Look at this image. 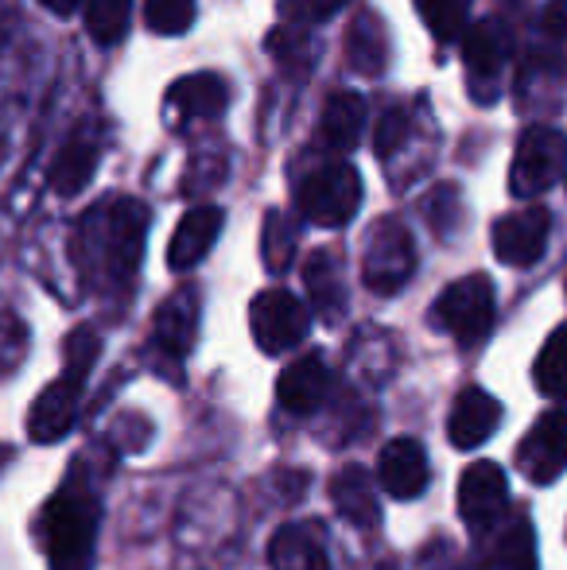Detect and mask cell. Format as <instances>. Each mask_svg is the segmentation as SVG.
Instances as JSON below:
<instances>
[{"instance_id": "6da1fadb", "label": "cell", "mask_w": 567, "mask_h": 570, "mask_svg": "<svg viewBox=\"0 0 567 570\" xmlns=\"http://www.w3.org/2000/svg\"><path fill=\"white\" fill-rule=\"evenodd\" d=\"M144 233H148V210L137 198H114L82 218V237H90L94 264L109 284L133 279L144 253Z\"/></svg>"}, {"instance_id": "7a4b0ae2", "label": "cell", "mask_w": 567, "mask_h": 570, "mask_svg": "<svg viewBox=\"0 0 567 570\" xmlns=\"http://www.w3.org/2000/svg\"><path fill=\"white\" fill-rule=\"evenodd\" d=\"M101 504L86 489H62L43 509V548L51 570H94V543H98Z\"/></svg>"}, {"instance_id": "3957f363", "label": "cell", "mask_w": 567, "mask_h": 570, "mask_svg": "<svg viewBox=\"0 0 567 570\" xmlns=\"http://www.w3.org/2000/svg\"><path fill=\"white\" fill-rule=\"evenodd\" d=\"M417 272V245H412L409 226H401L397 218H381L365 237V256H362V284L378 295H393Z\"/></svg>"}, {"instance_id": "277c9868", "label": "cell", "mask_w": 567, "mask_h": 570, "mask_svg": "<svg viewBox=\"0 0 567 570\" xmlns=\"http://www.w3.org/2000/svg\"><path fill=\"white\" fill-rule=\"evenodd\" d=\"M362 206V175L350 164H326L300 187V214L323 229H339Z\"/></svg>"}, {"instance_id": "5b68a950", "label": "cell", "mask_w": 567, "mask_h": 570, "mask_svg": "<svg viewBox=\"0 0 567 570\" xmlns=\"http://www.w3.org/2000/svg\"><path fill=\"white\" fill-rule=\"evenodd\" d=\"M431 318L459 345H478L493 326V284L486 276H462L431 307Z\"/></svg>"}, {"instance_id": "8992f818", "label": "cell", "mask_w": 567, "mask_h": 570, "mask_svg": "<svg viewBox=\"0 0 567 570\" xmlns=\"http://www.w3.org/2000/svg\"><path fill=\"white\" fill-rule=\"evenodd\" d=\"M567 167V136L560 128H529L517 140L514 167H509V190L517 198H537L553 187Z\"/></svg>"}, {"instance_id": "52a82bcc", "label": "cell", "mask_w": 567, "mask_h": 570, "mask_svg": "<svg viewBox=\"0 0 567 570\" xmlns=\"http://www.w3.org/2000/svg\"><path fill=\"white\" fill-rule=\"evenodd\" d=\"M311 315L292 292L284 287H268L253 299L250 307V331L253 342L261 345L265 353H287L295 350L303 338H307Z\"/></svg>"}, {"instance_id": "ba28073f", "label": "cell", "mask_w": 567, "mask_h": 570, "mask_svg": "<svg viewBox=\"0 0 567 570\" xmlns=\"http://www.w3.org/2000/svg\"><path fill=\"white\" fill-rule=\"evenodd\" d=\"M517 470L532 485H553L567 470V412H545L517 446Z\"/></svg>"}, {"instance_id": "9c48e42d", "label": "cell", "mask_w": 567, "mask_h": 570, "mask_svg": "<svg viewBox=\"0 0 567 570\" xmlns=\"http://www.w3.org/2000/svg\"><path fill=\"white\" fill-rule=\"evenodd\" d=\"M509 504V485H506V473L501 465L493 462H475L462 470L459 478V512H462V524L470 528L475 535L490 532L493 524L501 520Z\"/></svg>"}, {"instance_id": "30bf717a", "label": "cell", "mask_w": 567, "mask_h": 570, "mask_svg": "<svg viewBox=\"0 0 567 570\" xmlns=\"http://www.w3.org/2000/svg\"><path fill=\"white\" fill-rule=\"evenodd\" d=\"M548 229H553V218H548L545 206H529V210L506 214V218L493 222V253H498L501 264L509 268H529L545 256L548 245Z\"/></svg>"}, {"instance_id": "8fae6325", "label": "cell", "mask_w": 567, "mask_h": 570, "mask_svg": "<svg viewBox=\"0 0 567 570\" xmlns=\"http://www.w3.org/2000/svg\"><path fill=\"white\" fill-rule=\"evenodd\" d=\"M428 478H431L428 454L417 439L401 435V439H393V443H385V451L378 458V481L389 497L412 501V497H420L428 489Z\"/></svg>"}, {"instance_id": "7c38bea8", "label": "cell", "mask_w": 567, "mask_h": 570, "mask_svg": "<svg viewBox=\"0 0 567 570\" xmlns=\"http://www.w3.org/2000/svg\"><path fill=\"white\" fill-rule=\"evenodd\" d=\"M78 392H82V384L70 381V376L47 384V389L39 392V400L31 404V412H28L31 443L47 446V443H59V439L70 435V428H75V415H78Z\"/></svg>"}, {"instance_id": "4fadbf2b", "label": "cell", "mask_w": 567, "mask_h": 570, "mask_svg": "<svg viewBox=\"0 0 567 570\" xmlns=\"http://www.w3.org/2000/svg\"><path fill=\"white\" fill-rule=\"evenodd\" d=\"M501 423V404L482 389H462L451 404V420H447V439H451L459 451H475L486 439L498 431Z\"/></svg>"}, {"instance_id": "5bb4252c", "label": "cell", "mask_w": 567, "mask_h": 570, "mask_svg": "<svg viewBox=\"0 0 567 570\" xmlns=\"http://www.w3.org/2000/svg\"><path fill=\"white\" fill-rule=\"evenodd\" d=\"M326 389H331V373H326L323 357L307 353V357L292 361L276 381V400H281L284 412L292 415H311L323 407Z\"/></svg>"}, {"instance_id": "9a60e30c", "label": "cell", "mask_w": 567, "mask_h": 570, "mask_svg": "<svg viewBox=\"0 0 567 570\" xmlns=\"http://www.w3.org/2000/svg\"><path fill=\"white\" fill-rule=\"evenodd\" d=\"M195 338H198V292L195 287H183V292H175L172 299L156 311L151 342L164 353H172V357H187Z\"/></svg>"}, {"instance_id": "2e32d148", "label": "cell", "mask_w": 567, "mask_h": 570, "mask_svg": "<svg viewBox=\"0 0 567 570\" xmlns=\"http://www.w3.org/2000/svg\"><path fill=\"white\" fill-rule=\"evenodd\" d=\"M222 233V210L218 206H195L190 214H183V222L172 233V245H167V264L175 272H187L211 253V245Z\"/></svg>"}, {"instance_id": "e0dca14e", "label": "cell", "mask_w": 567, "mask_h": 570, "mask_svg": "<svg viewBox=\"0 0 567 570\" xmlns=\"http://www.w3.org/2000/svg\"><path fill=\"white\" fill-rule=\"evenodd\" d=\"M506 59H509V36L498 20H478L475 28L462 31V62H467L475 86H490L501 75Z\"/></svg>"}, {"instance_id": "ac0fdd59", "label": "cell", "mask_w": 567, "mask_h": 570, "mask_svg": "<svg viewBox=\"0 0 567 570\" xmlns=\"http://www.w3.org/2000/svg\"><path fill=\"white\" fill-rule=\"evenodd\" d=\"M303 284H307V299L315 311L334 323L346 307V287H342V256L334 248H315L303 264Z\"/></svg>"}, {"instance_id": "d6986e66", "label": "cell", "mask_w": 567, "mask_h": 570, "mask_svg": "<svg viewBox=\"0 0 567 570\" xmlns=\"http://www.w3.org/2000/svg\"><path fill=\"white\" fill-rule=\"evenodd\" d=\"M365 128V101L358 94H331L323 106V117H319V140L323 148L346 156L350 148H358Z\"/></svg>"}, {"instance_id": "ffe728a7", "label": "cell", "mask_w": 567, "mask_h": 570, "mask_svg": "<svg viewBox=\"0 0 567 570\" xmlns=\"http://www.w3.org/2000/svg\"><path fill=\"white\" fill-rule=\"evenodd\" d=\"M229 101V90L218 75H187L167 90V106L179 120H206L214 114H222Z\"/></svg>"}, {"instance_id": "44dd1931", "label": "cell", "mask_w": 567, "mask_h": 570, "mask_svg": "<svg viewBox=\"0 0 567 570\" xmlns=\"http://www.w3.org/2000/svg\"><path fill=\"white\" fill-rule=\"evenodd\" d=\"M331 501L339 509L342 520H350L354 528H373L381 517L378 493H373V481L362 465H346V470L334 473L331 481Z\"/></svg>"}, {"instance_id": "7402d4cb", "label": "cell", "mask_w": 567, "mask_h": 570, "mask_svg": "<svg viewBox=\"0 0 567 570\" xmlns=\"http://www.w3.org/2000/svg\"><path fill=\"white\" fill-rule=\"evenodd\" d=\"M268 567L273 570H326V548L319 532L300 524H284L268 543Z\"/></svg>"}, {"instance_id": "603a6c76", "label": "cell", "mask_w": 567, "mask_h": 570, "mask_svg": "<svg viewBox=\"0 0 567 570\" xmlns=\"http://www.w3.org/2000/svg\"><path fill=\"white\" fill-rule=\"evenodd\" d=\"M478 570H537V535L525 517H517L514 524H506L498 532V540L482 551Z\"/></svg>"}, {"instance_id": "cb8c5ba5", "label": "cell", "mask_w": 567, "mask_h": 570, "mask_svg": "<svg viewBox=\"0 0 567 570\" xmlns=\"http://www.w3.org/2000/svg\"><path fill=\"white\" fill-rule=\"evenodd\" d=\"M94 171H98V144L90 136H75V140L59 148L51 171H47V183H51L55 195L70 198L94 179Z\"/></svg>"}, {"instance_id": "d4e9b609", "label": "cell", "mask_w": 567, "mask_h": 570, "mask_svg": "<svg viewBox=\"0 0 567 570\" xmlns=\"http://www.w3.org/2000/svg\"><path fill=\"white\" fill-rule=\"evenodd\" d=\"M346 62L358 75H381L389 62V36L385 23L373 12H362L346 31Z\"/></svg>"}, {"instance_id": "484cf974", "label": "cell", "mask_w": 567, "mask_h": 570, "mask_svg": "<svg viewBox=\"0 0 567 570\" xmlns=\"http://www.w3.org/2000/svg\"><path fill=\"white\" fill-rule=\"evenodd\" d=\"M133 20V0H86V31L94 43L114 47L125 39Z\"/></svg>"}, {"instance_id": "4316f807", "label": "cell", "mask_w": 567, "mask_h": 570, "mask_svg": "<svg viewBox=\"0 0 567 570\" xmlns=\"http://www.w3.org/2000/svg\"><path fill=\"white\" fill-rule=\"evenodd\" d=\"M532 376H537V389L553 400H567V326L553 331V338L545 342L537 365H532Z\"/></svg>"}, {"instance_id": "83f0119b", "label": "cell", "mask_w": 567, "mask_h": 570, "mask_svg": "<svg viewBox=\"0 0 567 570\" xmlns=\"http://www.w3.org/2000/svg\"><path fill=\"white\" fill-rule=\"evenodd\" d=\"M417 12L439 43H451L467 31L470 0H417Z\"/></svg>"}, {"instance_id": "f1b7e54d", "label": "cell", "mask_w": 567, "mask_h": 570, "mask_svg": "<svg viewBox=\"0 0 567 570\" xmlns=\"http://www.w3.org/2000/svg\"><path fill=\"white\" fill-rule=\"evenodd\" d=\"M261 253H265V268L268 272H284L292 264L295 253V226L284 214H268L265 218V237H261Z\"/></svg>"}, {"instance_id": "f546056e", "label": "cell", "mask_w": 567, "mask_h": 570, "mask_svg": "<svg viewBox=\"0 0 567 570\" xmlns=\"http://www.w3.org/2000/svg\"><path fill=\"white\" fill-rule=\"evenodd\" d=\"M144 23L159 36H179L195 23V0H144Z\"/></svg>"}, {"instance_id": "4dcf8cb0", "label": "cell", "mask_w": 567, "mask_h": 570, "mask_svg": "<svg viewBox=\"0 0 567 570\" xmlns=\"http://www.w3.org/2000/svg\"><path fill=\"white\" fill-rule=\"evenodd\" d=\"M62 353H67V373H62V376L86 384V376H90L94 361H98V353H101V338L90 331V326H78V331H70L67 350H62Z\"/></svg>"}, {"instance_id": "1f68e13d", "label": "cell", "mask_w": 567, "mask_h": 570, "mask_svg": "<svg viewBox=\"0 0 567 570\" xmlns=\"http://www.w3.org/2000/svg\"><path fill=\"white\" fill-rule=\"evenodd\" d=\"M404 140H409V114H404V109H389V114L378 120L373 148H378V156H393Z\"/></svg>"}, {"instance_id": "d6a6232c", "label": "cell", "mask_w": 567, "mask_h": 570, "mask_svg": "<svg viewBox=\"0 0 567 570\" xmlns=\"http://www.w3.org/2000/svg\"><path fill=\"white\" fill-rule=\"evenodd\" d=\"M16 23H20V0H0V47L12 39Z\"/></svg>"}, {"instance_id": "836d02e7", "label": "cell", "mask_w": 567, "mask_h": 570, "mask_svg": "<svg viewBox=\"0 0 567 570\" xmlns=\"http://www.w3.org/2000/svg\"><path fill=\"white\" fill-rule=\"evenodd\" d=\"M342 4H350V0H307V12L315 16V20H326V16H334Z\"/></svg>"}, {"instance_id": "e575fe53", "label": "cell", "mask_w": 567, "mask_h": 570, "mask_svg": "<svg viewBox=\"0 0 567 570\" xmlns=\"http://www.w3.org/2000/svg\"><path fill=\"white\" fill-rule=\"evenodd\" d=\"M39 4H43L47 12H55V16H70L78 4H82V0H39Z\"/></svg>"}, {"instance_id": "d590c367", "label": "cell", "mask_w": 567, "mask_h": 570, "mask_svg": "<svg viewBox=\"0 0 567 570\" xmlns=\"http://www.w3.org/2000/svg\"><path fill=\"white\" fill-rule=\"evenodd\" d=\"M4 462H8V446H0V470H4Z\"/></svg>"}, {"instance_id": "8d00e7d4", "label": "cell", "mask_w": 567, "mask_h": 570, "mask_svg": "<svg viewBox=\"0 0 567 570\" xmlns=\"http://www.w3.org/2000/svg\"><path fill=\"white\" fill-rule=\"evenodd\" d=\"M381 570H393V567H381Z\"/></svg>"}]
</instances>
